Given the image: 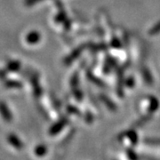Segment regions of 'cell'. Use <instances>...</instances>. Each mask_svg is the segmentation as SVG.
I'll return each mask as SVG.
<instances>
[{"label": "cell", "mask_w": 160, "mask_h": 160, "mask_svg": "<svg viewBox=\"0 0 160 160\" xmlns=\"http://www.w3.org/2000/svg\"><path fill=\"white\" fill-rule=\"evenodd\" d=\"M7 142L8 143L12 145L14 149H18V150H21L23 149V143L21 141V139L18 137L16 134L14 133H10L8 136H7Z\"/></svg>", "instance_id": "obj_2"}, {"label": "cell", "mask_w": 160, "mask_h": 160, "mask_svg": "<svg viewBox=\"0 0 160 160\" xmlns=\"http://www.w3.org/2000/svg\"><path fill=\"white\" fill-rule=\"evenodd\" d=\"M31 85L33 86V88H34V95L36 97H38L40 93H41V91H40V87H38V81H37V77H32Z\"/></svg>", "instance_id": "obj_7"}, {"label": "cell", "mask_w": 160, "mask_h": 160, "mask_svg": "<svg viewBox=\"0 0 160 160\" xmlns=\"http://www.w3.org/2000/svg\"><path fill=\"white\" fill-rule=\"evenodd\" d=\"M62 126H63V124L62 123V122H59V123H57L56 125H54V126H52L51 129H50V134H52V135H54V134L58 133V132H60V130L62 128Z\"/></svg>", "instance_id": "obj_8"}, {"label": "cell", "mask_w": 160, "mask_h": 160, "mask_svg": "<svg viewBox=\"0 0 160 160\" xmlns=\"http://www.w3.org/2000/svg\"><path fill=\"white\" fill-rule=\"evenodd\" d=\"M0 115L2 117V118L7 123H10L13 119L11 110L6 105V103L4 102H0Z\"/></svg>", "instance_id": "obj_1"}, {"label": "cell", "mask_w": 160, "mask_h": 160, "mask_svg": "<svg viewBox=\"0 0 160 160\" xmlns=\"http://www.w3.org/2000/svg\"><path fill=\"white\" fill-rule=\"evenodd\" d=\"M6 72H7V69H0V78H6Z\"/></svg>", "instance_id": "obj_10"}, {"label": "cell", "mask_w": 160, "mask_h": 160, "mask_svg": "<svg viewBox=\"0 0 160 160\" xmlns=\"http://www.w3.org/2000/svg\"><path fill=\"white\" fill-rule=\"evenodd\" d=\"M40 38V35L37 31H31L26 37V41L29 44H35L37 43Z\"/></svg>", "instance_id": "obj_4"}, {"label": "cell", "mask_w": 160, "mask_h": 160, "mask_svg": "<svg viewBox=\"0 0 160 160\" xmlns=\"http://www.w3.org/2000/svg\"><path fill=\"white\" fill-rule=\"evenodd\" d=\"M5 86L6 88H22V83L17 80H6L5 82Z\"/></svg>", "instance_id": "obj_5"}, {"label": "cell", "mask_w": 160, "mask_h": 160, "mask_svg": "<svg viewBox=\"0 0 160 160\" xmlns=\"http://www.w3.org/2000/svg\"><path fill=\"white\" fill-rule=\"evenodd\" d=\"M21 68V62L19 61H10L6 65V69L11 72L18 71Z\"/></svg>", "instance_id": "obj_3"}, {"label": "cell", "mask_w": 160, "mask_h": 160, "mask_svg": "<svg viewBox=\"0 0 160 160\" xmlns=\"http://www.w3.org/2000/svg\"><path fill=\"white\" fill-rule=\"evenodd\" d=\"M38 1H40V0H24V5L28 6H33Z\"/></svg>", "instance_id": "obj_9"}, {"label": "cell", "mask_w": 160, "mask_h": 160, "mask_svg": "<svg viewBox=\"0 0 160 160\" xmlns=\"http://www.w3.org/2000/svg\"><path fill=\"white\" fill-rule=\"evenodd\" d=\"M47 152V148L45 145H38L35 149V154L37 157H44Z\"/></svg>", "instance_id": "obj_6"}]
</instances>
